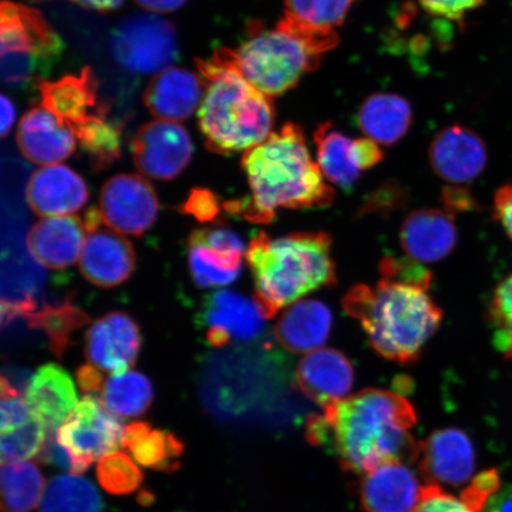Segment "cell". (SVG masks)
Segmentation results:
<instances>
[{"label": "cell", "mask_w": 512, "mask_h": 512, "mask_svg": "<svg viewBox=\"0 0 512 512\" xmlns=\"http://www.w3.org/2000/svg\"><path fill=\"white\" fill-rule=\"evenodd\" d=\"M380 274L373 286L351 287L343 309L360 322L377 354L407 366L419 360L444 313L428 293L431 272L415 260L387 256L380 262Z\"/></svg>", "instance_id": "cell-1"}, {"label": "cell", "mask_w": 512, "mask_h": 512, "mask_svg": "<svg viewBox=\"0 0 512 512\" xmlns=\"http://www.w3.org/2000/svg\"><path fill=\"white\" fill-rule=\"evenodd\" d=\"M418 415L399 393L366 389L325 407L306 424L313 446H326L344 470L366 473L388 462L415 463L419 445L412 428Z\"/></svg>", "instance_id": "cell-2"}, {"label": "cell", "mask_w": 512, "mask_h": 512, "mask_svg": "<svg viewBox=\"0 0 512 512\" xmlns=\"http://www.w3.org/2000/svg\"><path fill=\"white\" fill-rule=\"evenodd\" d=\"M241 166L252 197L226 202L223 208L249 222L271 223L278 209L325 208L335 200L336 192L311 159L298 124L283 125L265 142L246 151Z\"/></svg>", "instance_id": "cell-3"}, {"label": "cell", "mask_w": 512, "mask_h": 512, "mask_svg": "<svg viewBox=\"0 0 512 512\" xmlns=\"http://www.w3.org/2000/svg\"><path fill=\"white\" fill-rule=\"evenodd\" d=\"M248 32V40L239 48H222L215 53L273 99L315 72L339 43L338 31L312 27L286 15L273 29L255 22Z\"/></svg>", "instance_id": "cell-4"}, {"label": "cell", "mask_w": 512, "mask_h": 512, "mask_svg": "<svg viewBox=\"0 0 512 512\" xmlns=\"http://www.w3.org/2000/svg\"><path fill=\"white\" fill-rule=\"evenodd\" d=\"M331 235L299 232L272 238L260 232L246 258L255 284V302L266 319L313 291L337 284Z\"/></svg>", "instance_id": "cell-5"}, {"label": "cell", "mask_w": 512, "mask_h": 512, "mask_svg": "<svg viewBox=\"0 0 512 512\" xmlns=\"http://www.w3.org/2000/svg\"><path fill=\"white\" fill-rule=\"evenodd\" d=\"M196 66L206 83L198 127L208 149L228 156L265 142L275 121L274 99L216 53L210 59L197 60Z\"/></svg>", "instance_id": "cell-6"}, {"label": "cell", "mask_w": 512, "mask_h": 512, "mask_svg": "<svg viewBox=\"0 0 512 512\" xmlns=\"http://www.w3.org/2000/svg\"><path fill=\"white\" fill-rule=\"evenodd\" d=\"M0 42L2 79L14 89L40 87L64 49L59 34L40 12L9 0L0 8Z\"/></svg>", "instance_id": "cell-7"}, {"label": "cell", "mask_w": 512, "mask_h": 512, "mask_svg": "<svg viewBox=\"0 0 512 512\" xmlns=\"http://www.w3.org/2000/svg\"><path fill=\"white\" fill-rule=\"evenodd\" d=\"M125 426L95 395L83 396L57 430V440L72 459V473L89 467L123 447Z\"/></svg>", "instance_id": "cell-8"}, {"label": "cell", "mask_w": 512, "mask_h": 512, "mask_svg": "<svg viewBox=\"0 0 512 512\" xmlns=\"http://www.w3.org/2000/svg\"><path fill=\"white\" fill-rule=\"evenodd\" d=\"M111 44L114 59L136 74H158L179 54L175 25L158 14L124 17L112 32Z\"/></svg>", "instance_id": "cell-9"}, {"label": "cell", "mask_w": 512, "mask_h": 512, "mask_svg": "<svg viewBox=\"0 0 512 512\" xmlns=\"http://www.w3.org/2000/svg\"><path fill=\"white\" fill-rule=\"evenodd\" d=\"M86 239L80 256V271L89 283L111 288L131 277L136 267V252L132 243L111 228L102 227L101 211L85 213Z\"/></svg>", "instance_id": "cell-10"}, {"label": "cell", "mask_w": 512, "mask_h": 512, "mask_svg": "<svg viewBox=\"0 0 512 512\" xmlns=\"http://www.w3.org/2000/svg\"><path fill=\"white\" fill-rule=\"evenodd\" d=\"M131 152L134 165L143 175L157 181H171L187 169L194 155V144L182 125L158 119L134 134Z\"/></svg>", "instance_id": "cell-11"}, {"label": "cell", "mask_w": 512, "mask_h": 512, "mask_svg": "<svg viewBox=\"0 0 512 512\" xmlns=\"http://www.w3.org/2000/svg\"><path fill=\"white\" fill-rule=\"evenodd\" d=\"M158 210L155 188L142 176L115 175L101 189L102 219L120 234L142 236L156 222Z\"/></svg>", "instance_id": "cell-12"}, {"label": "cell", "mask_w": 512, "mask_h": 512, "mask_svg": "<svg viewBox=\"0 0 512 512\" xmlns=\"http://www.w3.org/2000/svg\"><path fill=\"white\" fill-rule=\"evenodd\" d=\"M320 170L343 189L356 184L364 171L382 162L384 153L373 139L350 138L331 123L320 124L313 134Z\"/></svg>", "instance_id": "cell-13"}, {"label": "cell", "mask_w": 512, "mask_h": 512, "mask_svg": "<svg viewBox=\"0 0 512 512\" xmlns=\"http://www.w3.org/2000/svg\"><path fill=\"white\" fill-rule=\"evenodd\" d=\"M265 319L255 299L229 290L211 293L200 313L207 341L215 348L226 347L230 342L253 341L264 330Z\"/></svg>", "instance_id": "cell-14"}, {"label": "cell", "mask_w": 512, "mask_h": 512, "mask_svg": "<svg viewBox=\"0 0 512 512\" xmlns=\"http://www.w3.org/2000/svg\"><path fill=\"white\" fill-rule=\"evenodd\" d=\"M142 335L133 318L125 312H112L95 320L85 336L89 363L105 373L120 374L137 362Z\"/></svg>", "instance_id": "cell-15"}, {"label": "cell", "mask_w": 512, "mask_h": 512, "mask_svg": "<svg viewBox=\"0 0 512 512\" xmlns=\"http://www.w3.org/2000/svg\"><path fill=\"white\" fill-rule=\"evenodd\" d=\"M419 467L428 484L459 486L475 471L472 441L459 428L433 432L419 445Z\"/></svg>", "instance_id": "cell-16"}, {"label": "cell", "mask_w": 512, "mask_h": 512, "mask_svg": "<svg viewBox=\"0 0 512 512\" xmlns=\"http://www.w3.org/2000/svg\"><path fill=\"white\" fill-rule=\"evenodd\" d=\"M428 159L438 177L451 184L475 181L488 164V150L475 131L451 125L435 136Z\"/></svg>", "instance_id": "cell-17"}, {"label": "cell", "mask_w": 512, "mask_h": 512, "mask_svg": "<svg viewBox=\"0 0 512 512\" xmlns=\"http://www.w3.org/2000/svg\"><path fill=\"white\" fill-rule=\"evenodd\" d=\"M76 140L72 126L43 106L25 114L17 130L22 155L43 166L59 164L72 156Z\"/></svg>", "instance_id": "cell-18"}, {"label": "cell", "mask_w": 512, "mask_h": 512, "mask_svg": "<svg viewBox=\"0 0 512 512\" xmlns=\"http://www.w3.org/2000/svg\"><path fill=\"white\" fill-rule=\"evenodd\" d=\"M89 191L85 179L66 165L43 166L31 175L27 202L38 216H66L87 203Z\"/></svg>", "instance_id": "cell-19"}, {"label": "cell", "mask_w": 512, "mask_h": 512, "mask_svg": "<svg viewBox=\"0 0 512 512\" xmlns=\"http://www.w3.org/2000/svg\"><path fill=\"white\" fill-rule=\"evenodd\" d=\"M360 501L364 512H413L422 488L403 462H388L363 473Z\"/></svg>", "instance_id": "cell-20"}, {"label": "cell", "mask_w": 512, "mask_h": 512, "mask_svg": "<svg viewBox=\"0 0 512 512\" xmlns=\"http://www.w3.org/2000/svg\"><path fill=\"white\" fill-rule=\"evenodd\" d=\"M454 216L445 208L412 211L400 230L403 251L409 258L427 264L445 259L457 246L458 230Z\"/></svg>", "instance_id": "cell-21"}, {"label": "cell", "mask_w": 512, "mask_h": 512, "mask_svg": "<svg viewBox=\"0 0 512 512\" xmlns=\"http://www.w3.org/2000/svg\"><path fill=\"white\" fill-rule=\"evenodd\" d=\"M355 374L349 358L335 349L311 351L296 371L297 386L312 401L323 406L345 399L354 387Z\"/></svg>", "instance_id": "cell-22"}, {"label": "cell", "mask_w": 512, "mask_h": 512, "mask_svg": "<svg viewBox=\"0 0 512 512\" xmlns=\"http://www.w3.org/2000/svg\"><path fill=\"white\" fill-rule=\"evenodd\" d=\"M85 239V223L78 216H54L31 227L27 246L32 258L41 266L64 270L80 260Z\"/></svg>", "instance_id": "cell-23"}, {"label": "cell", "mask_w": 512, "mask_h": 512, "mask_svg": "<svg viewBox=\"0 0 512 512\" xmlns=\"http://www.w3.org/2000/svg\"><path fill=\"white\" fill-rule=\"evenodd\" d=\"M206 83L200 74L169 67L151 80L144 93L147 110L159 120L181 121L202 104Z\"/></svg>", "instance_id": "cell-24"}, {"label": "cell", "mask_w": 512, "mask_h": 512, "mask_svg": "<svg viewBox=\"0 0 512 512\" xmlns=\"http://www.w3.org/2000/svg\"><path fill=\"white\" fill-rule=\"evenodd\" d=\"M25 400L31 414L48 430H57L79 403L72 377L54 363L44 364L32 375Z\"/></svg>", "instance_id": "cell-25"}, {"label": "cell", "mask_w": 512, "mask_h": 512, "mask_svg": "<svg viewBox=\"0 0 512 512\" xmlns=\"http://www.w3.org/2000/svg\"><path fill=\"white\" fill-rule=\"evenodd\" d=\"M331 328L329 307L319 300L307 299L287 307L275 325L274 337L287 351L305 354L322 347Z\"/></svg>", "instance_id": "cell-26"}, {"label": "cell", "mask_w": 512, "mask_h": 512, "mask_svg": "<svg viewBox=\"0 0 512 512\" xmlns=\"http://www.w3.org/2000/svg\"><path fill=\"white\" fill-rule=\"evenodd\" d=\"M357 123L364 136L377 144L394 145L406 136L412 126V106L401 95L376 93L363 101Z\"/></svg>", "instance_id": "cell-27"}, {"label": "cell", "mask_w": 512, "mask_h": 512, "mask_svg": "<svg viewBox=\"0 0 512 512\" xmlns=\"http://www.w3.org/2000/svg\"><path fill=\"white\" fill-rule=\"evenodd\" d=\"M38 91L41 93V106L72 126L92 114L98 98V83L91 68L86 67L79 75L42 82Z\"/></svg>", "instance_id": "cell-28"}, {"label": "cell", "mask_w": 512, "mask_h": 512, "mask_svg": "<svg viewBox=\"0 0 512 512\" xmlns=\"http://www.w3.org/2000/svg\"><path fill=\"white\" fill-rule=\"evenodd\" d=\"M123 447L139 465L163 472L179 469L184 445L174 433L157 430L145 421L125 428Z\"/></svg>", "instance_id": "cell-29"}, {"label": "cell", "mask_w": 512, "mask_h": 512, "mask_svg": "<svg viewBox=\"0 0 512 512\" xmlns=\"http://www.w3.org/2000/svg\"><path fill=\"white\" fill-rule=\"evenodd\" d=\"M46 479L34 462L2 466V512H32L41 504Z\"/></svg>", "instance_id": "cell-30"}, {"label": "cell", "mask_w": 512, "mask_h": 512, "mask_svg": "<svg viewBox=\"0 0 512 512\" xmlns=\"http://www.w3.org/2000/svg\"><path fill=\"white\" fill-rule=\"evenodd\" d=\"M100 395L105 406L119 418H138L152 405L153 386L149 377L127 370L108 377Z\"/></svg>", "instance_id": "cell-31"}, {"label": "cell", "mask_w": 512, "mask_h": 512, "mask_svg": "<svg viewBox=\"0 0 512 512\" xmlns=\"http://www.w3.org/2000/svg\"><path fill=\"white\" fill-rule=\"evenodd\" d=\"M76 139L91 160L94 171L111 168L121 155V130L104 111L89 114L72 125Z\"/></svg>", "instance_id": "cell-32"}, {"label": "cell", "mask_w": 512, "mask_h": 512, "mask_svg": "<svg viewBox=\"0 0 512 512\" xmlns=\"http://www.w3.org/2000/svg\"><path fill=\"white\" fill-rule=\"evenodd\" d=\"M188 249L190 274L196 286H226L239 278L245 252L221 251L190 240Z\"/></svg>", "instance_id": "cell-33"}, {"label": "cell", "mask_w": 512, "mask_h": 512, "mask_svg": "<svg viewBox=\"0 0 512 512\" xmlns=\"http://www.w3.org/2000/svg\"><path fill=\"white\" fill-rule=\"evenodd\" d=\"M40 512H104V502L91 480L73 473L49 480Z\"/></svg>", "instance_id": "cell-34"}, {"label": "cell", "mask_w": 512, "mask_h": 512, "mask_svg": "<svg viewBox=\"0 0 512 512\" xmlns=\"http://www.w3.org/2000/svg\"><path fill=\"white\" fill-rule=\"evenodd\" d=\"M32 329L46 332L49 349L56 357H61L67 350L73 332L89 323L85 312L72 303L44 305L41 310H34L24 316Z\"/></svg>", "instance_id": "cell-35"}, {"label": "cell", "mask_w": 512, "mask_h": 512, "mask_svg": "<svg viewBox=\"0 0 512 512\" xmlns=\"http://www.w3.org/2000/svg\"><path fill=\"white\" fill-rule=\"evenodd\" d=\"M357 0H284V15L326 30L342 27Z\"/></svg>", "instance_id": "cell-36"}, {"label": "cell", "mask_w": 512, "mask_h": 512, "mask_svg": "<svg viewBox=\"0 0 512 512\" xmlns=\"http://www.w3.org/2000/svg\"><path fill=\"white\" fill-rule=\"evenodd\" d=\"M48 427L31 414L25 424L2 433L0 459L2 464L24 462L40 454L48 435Z\"/></svg>", "instance_id": "cell-37"}, {"label": "cell", "mask_w": 512, "mask_h": 512, "mask_svg": "<svg viewBox=\"0 0 512 512\" xmlns=\"http://www.w3.org/2000/svg\"><path fill=\"white\" fill-rule=\"evenodd\" d=\"M96 477L108 494L130 495L143 483V472L126 453L113 452L99 460Z\"/></svg>", "instance_id": "cell-38"}, {"label": "cell", "mask_w": 512, "mask_h": 512, "mask_svg": "<svg viewBox=\"0 0 512 512\" xmlns=\"http://www.w3.org/2000/svg\"><path fill=\"white\" fill-rule=\"evenodd\" d=\"M495 348L512 360V273L496 287L489 307Z\"/></svg>", "instance_id": "cell-39"}, {"label": "cell", "mask_w": 512, "mask_h": 512, "mask_svg": "<svg viewBox=\"0 0 512 512\" xmlns=\"http://www.w3.org/2000/svg\"><path fill=\"white\" fill-rule=\"evenodd\" d=\"M0 394H2L0 430L5 433L25 424L31 418V412L27 400L4 376L0 382Z\"/></svg>", "instance_id": "cell-40"}, {"label": "cell", "mask_w": 512, "mask_h": 512, "mask_svg": "<svg viewBox=\"0 0 512 512\" xmlns=\"http://www.w3.org/2000/svg\"><path fill=\"white\" fill-rule=\"evenodd\" d=\"M499 486L501 478L496 470L479 473L464 490L462 501L472 512H483L490 498L499 490Z\"/></svg>", "instance_id": "cell-41"}, {"label": "cell", "mask_w": 512, "mask_h": 512, "mask_svg": "<svg viewBox=\"0 0 512 512\" xmlns=\"http://www.w3.org/2000/svg\"><path fill=\"white\" fill-rule=\"evenodd\" d=\"M413 512H472L462 501L447 494L439 485L422 486L421 497Z\"/></svg>", "instance_id": "cell-42"}, {"label": "cell", "mask_w": 512, "mask_h": 512, "mask_svg": "<svg viewBox=\"0 0 512 512\" xmlns=\"http://www.w3.org/2000/svg\"><path fill=\"white\" fill-rule=\"evenodd\" d=\"M181 211L202 223L215 221L221 213L220 200L211 190L192 189L187 201L182 204Z\"/></svg>", "instance_id": "cell-43"}, {"label": "cell", "mask_w": 512, "mask_h": 512, "mask_svg": "<svg viewBox=\"0 0 512 512\" xmlns=\"http://www.w3.org/2000/svg\"><path fill=\"white\" fill-rule=\"evenodd\" d=\"M421 8L428 14L448 19L462 21L471 12L482 6L485 0H418Z\"/></svg>", "instance_id": "cell-44"}, {"label": "cell", "mask_w": 512, "mask_h": 512, "mask_svg": "<svg viewBox=\"0 0 512 512\" xmlns=\"http://www.w3.org/2000/svg\"><path fill=\"white\" fill-rule=\"evenodd\" d=\"M188 240L200 242L221 251H246L245 243L240 236L232 229L222 226L194 230Z\"/></svg>", "instance_id": "cell-45"}, {"label": "cell", "mask_w": 512, "mask_h": 512, "mask_svg": "<svg viewBox=\"0 0 512 512\" xmlns=\"http://www.w3.org/2000/svg\"><path fill=\"white\" fill-rule=\"evenodd\" d=\"M38 459L41 463L54 465L72 472V459H70L66 448L57 440V430H49L46 443H44L40 454L37 456Z\"/></svg>", "instance_id": "cell-46"}, {"label": "cell", "mask_w": 512, "mask_h": 512, "mask_svg": "<svg viewBox=\"0 0 512 512\" xmlns=\"http://www.w3.org/2000/svg\"><path fill=\"white\" fill-rule=\"evenodd\" d=\"M495 215L512 240V183L505 184L495 195Z\"/></svg>", "instance_id": "cell-47"}, {"label": "cell", "mask_w": 512, "mask_h": 512, "mask_svg": "<svg viewBox=\"0 0 512 512\" xmlns=\"http://www.w3.org/2000/svg\"><path fill=\"white\" fill-rule=\"evenodd\" d=\"M76 381H78L79 387L83 393L86 395H95L101 394L106 380L102 371L89 363L76 371Z\"/></svg>", "instance_id": "cell-48"}, {"label": "cell", "mask_w": 512, "mask_h": 512, "mask_svg": "<svg viewBox=\"0 0 512 512\" xmlns=\"http://www.w3.org/2000/svg\"><path fill=\"white\" fill-rule=\"evenodd\" d=\"M444 208L453 215L464 213L466 210L476 208V202L469 191L464 189L448 188L443 192Z\"/></svg>", "instance_id": "cell-49"}, {"label": "cell", "mask_w": 512, "mask_h": 512, "mask_svg": "<svg viewBox=\"0 0 512 512\" xmlns=\"http://www.w3.org/2000/svg\"><path fill=\"white\" fill-rule=\"evenodd\" d=\"M134 2L152 14H169L183 8L188 0H134Z\"/></svg>", "instance_id": "cell-50"}, {"label": "cell", "mask_w": 512, "mask_h": 512, "mask_svg": "<svg viewBox=\"0 0 512 512\" xmlns=\"http://www.w3.org/2000/svg\"><path fill=\"white\" fill-rule=\"evenodd\" d=\"M483 512H512V485L496 492Z\"/></svg>", "instance_id": "cell-51"}, {"label": "cell", "mask_w": 512, "mask_h": 512, "mask_svg": "<svg viewBox=\"0 0 512 512\" xmlns=\"http://www.w3.org/2000/svg\"><path fill=\"white\" fill-rule=\"evenodd\" d=\"M0 111H2V136L5 137L11 130L12 125H14L16 118L14 102L5 94L2 95Z\"/></svg>", "instance_id": "cell-52"}, {"label": "cell", "mask_w": 512, "mask_h": 512, "mask_svg": "<svg viewBox=\"0 0 512 512\" xmlns=\"http://www.w3.org/2000/svg\"><path fill=\"white\" fill-rule=\"evenodd\" d=\"M72 2L85 9L106 12L118 9L124 0H72Z\"/></svg>", "instance_id": "cell-53"}]
</instances>
